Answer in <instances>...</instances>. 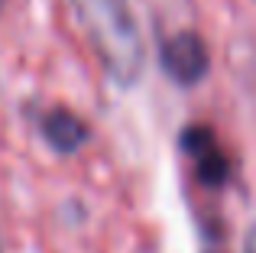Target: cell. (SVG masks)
Masks as SVG:
<instances>
[{"label":"cell","instance_id":"6da1fadb","mask_svg":"<svg viewBox=\"0 0 256 253\" xmlns=\"http://www.w3.org/2000/svg\"><path fill=\"white\" fill-rule=\"evenodd\" d=\"M75 6L114 82L133 84L143 72V39L126 0H75Z\"/></svg>","mask_w":256,"mask_h":253},{"label":"cell","instance_id":"7a4b0ae2","mask_svg":"<svg viewBox=\"0 0 256 253\" xmlns=\"http://www.w3.org/2000/svg\"><path fill=\"white\" fill-rule=\"evenodd\" d=\"M162 68L175 84H198L208 72V49L198 32L185 30L166 39L162 46Z\"/></svg>","mask_w":256,"mask_h":253},{"label":"cell","instance_id":"3957f363","mask_svg":"<svg viewBox=\"0 0 256 253\" xmlns=\"http://www.w3.org/2000/svg\"><path fill=\"white\" fill-rule=\"evenodd\" d=\"M182 150L194 159V169H198V182L208 185V188H220L227 182V156L224 150L218 146L214 133L208 126H192V130L182 136Z\"/></svg>","mask_w":256,"mask_h":253},{"label":"cell","instance_id":"277c9868","mask_svg":"<svg viewBox=\"0 0 256 253\" xmlns=\"http://www.w3.org/2000/svg\"><path fill=\"white\" fill-rule=\"evenodd\" d=\"M42 136L49 140V146H56L58 152H75L88 140V126L78 120L72 110H52L42 120Z\"/></svg>","mask_w":256,"mask_h":253},{"label":"cell","instance_id":"5b68a950","mask_svg":"<svg viewBox=\"0 0 256 253\" xmlns=\"http://www.w3.org/2000/svg\"><path fill=\"white\" fill-rule=\"evenodd\" d=\"M244 253H256V224L246 230V240H244Z\"/></svg>","mask_w":256,"mask_h":253},{"label":"cell","instance_id":"8992f818","mask_svg":"<svg viewBox=\"0 0 256 253\" xmlns=\"http://www.w3.org/2000/svg\"><path fill=\"white\" fill-rule=\"evenodd\" d=\"M0 6H4V0H0Z\"/></svg>","mask_w":256,"mask_h":253}]
</instances>
